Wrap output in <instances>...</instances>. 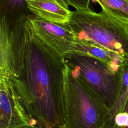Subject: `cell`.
Masks as SVG:
<instances>
[{
  "instance_id": "cell-12",
  "label": "cell",
  "mask_w": 128,
  "mask_h": 128,
  "mask_svg": "<svg viewBox=\"0 0 128 128\" xmlns=\"http://www.w3.org/2000/svg\"><path fill=\"white\" fill-rule=\"evenodd\" d=\"M114 128H128V98L122 110L115 118Z\"/></svg>"
},
{
  "instance_id": "cell-5",
  "label": "cell",
  "mask_w": 128,
  "mask_h": 128,
  "mask_svg": "<svg viewBox=\"0 0 128 128\" xmlns=\"http://www.w3.org/2000/svg\"><path fill=\"white\" fill-rule=\"evenodd\" d=\"M22 28L32 40L44 45L62 58L74 50L76 36L67 22L53 23L30 16L25 20Z\"/></svg>"
},
{
  "instance_id": "cell-7",
  "label": "cell",
  "mask_w": 128,
  "mask_h": 128,
  "mask_svg": "<svg viewBox=\"0 0 128 128\" xmlns=\"http://www.w3.org/2000/svg\"><path fill=\"white\" fill-rule=\"evenodd\" d=\"M26 5L35 16L50 22L66 23L72 14V11L56 0H26Z\"/></svg>"
},
{
  "instance_id": "cell-3",
  "label": "cell",
  "mask_w": 128,
  "mask_h": 128,
  "mask_svg": "<svg viewBox=\"0 0 128 128\" xmlns=\"http://www.w3.org/2000/svg\"><path fill=\"white\" fill-rule=\"evenodd\" d=\"M61 128H102L109 109L65 65Z\"/></svg>"
},
{
  "instance_id": "cell-16",
  "label": "cell",
  "mask_w": 128,
  "mask_h": 128,
  "mask_svg": "<svg viewBox=\"0 0 128 128\" xmlns=\"http://www.w3.org/2000/svg\"></svg>"
},
{
  "instance_id": "cell-17",
  "label": "cell",
  "mask_w": 128,
  "mask_h": 128,
  "mask_svg": "<svg viewBox=\"0 0 128 128\" xmlns=\"http://www.w3.org/2000/svg\"></svg>"
},
{
  "instance_id": "cell-1",
  "label": "cell",
  "mask_w": 128,
  "mask_h": 128,
  "mask_svg": "<svg viewBox=\"0 0 128 128\" xmlns=\"http://www.w3.org/2000/svg\"><path fill=\"white\" fill-rule=\"evenodd\" d=\"M7 69L0 72L38 128H61L64 122L62 58L32 40L22 28Z\"/></svg>"
},
{
  "instance_id": "cell-8",
  "label": "cell",
  "mask_w": 128,
  "mask_h": 128,
  "mask_svg": "<svg viewBox=\"0 0 128 128\" xmlns=\"http://www.w3.org/2000/svg\"><path fill=\"white\" fill-rule=\"evenodd\" d=\"M74 51L79 52L97 58L118 72H121L122 67L126 60L116 54L90 43L77 40L76 38Z\"/></svg>"
},
{
  "instance_id": "cell-13",
  "label": "cell",
  "mask_w": 128,
  "mask_h": 128,
  "mask_svg": "<svg viewBox=\"0 0 128 128\" xmlns=\"http://www.w3.org/2000/svg\"><path fill=\"white\" fill-rule=\"evenodd\" d=\"M91 0H65L68 5L74 7L77 10H88Z\"/></svg>"
},
{
  "instance_id": "cell-15",
  "label": "cell",
  "mask_w": 128,
  "mask_h": 128,
  "mask_svg": "<svg viewBox=\"0 0 128 128\" xmlns=\"http://www.w3.org/2000/svg\"><path fill=\"white\" fill-rule=\"evenodd\" d=\"M56 0L58 1V2H60V4H61L64 7L66 8L69 9L68 5L67 4V3L65 1V0Z\"/></svg>"
},
{
  "instance_id": "cell-11",
  "label": "cell",
  "mask_w": 128,
  "mask_h": 128,
  "mask_svg": "<svg viewBox=\"0 0 128 128\" xmlns=\"http://www.w3.org/2000/svg\"><path fill=\"white\" fill-rule=\"evenodd\" d=\"M102 12L128 23V1L126 0H94Z\"/></svg>"
},
{
  "instance_id": "cell-14",
  "label": "cell",
  "mask_w": 128,
  "mask_h": 128,
  "mask_svg": "<svg viewBox=\"0 0 128 128\" xmlns=\"http://www.w3.org/2000/svg\"><path fill=\"white\" fill-rule=\"evenodd\" d=\"M8 4L13 7H20L26 4V0H6Z\"/></svg>"
},
{
  "instance_id": "cell-2",
  "label": "cell",
  "mask_w": 128,
  "mask_h": 128,
  "mask_svg": "<svg viewBox=\"0 0 128 128\" xmlns=\"http://www.w3.org/2000/svg\"><path fill=\"white\" fill-rule=\"evenodd\" d=\"M77 40L105 48L128 60V25L104 12H72L67 22Z\"/></svg>"
},
{
  "instance_id": "cell-10",
  "label": "cell",
  "mask_w": 128,
  "mask_h": 128,
  "mask_svg": "<svg viewBox=\"0 0 128 128\" xmlns=\"http://www.w3.org/2000/svg\"><path fill=\"white\" fill-rule=\"evenodd\" d=\"M122 85L117 99L102 128H114V120L116 115L122 110L128 98V60L122 65L121 69Z\"/></svg>"
},
{
  "instance_id": "cell-9",
  "label": "cell",
  "mask_w": 128,
  "mask_h": 128,
  "mask_svg": "<svg viewBox=\"0 0 128 128\" xmlns=\"http://www.w3.org/2000/svg\"><path fill=\"white\" fill-rule=\"evenodd\" d=\"M16 38L9 24L4 16L0 14V72H4L10 62L14 50Z\"/></svg>"
},
{
  "instance_id": "cell-4",
  "label": "cell",
  "mask_w": 128,
  "mask_h": 128,
  "mask_svg": "<svg viewBox=\"0 0 128 128\" xmlns=\"http://www.w3.org/2000/svg\"><path fill=\"white\" fill-rule=\"evenodd\" d=\"M62 60L72 74L110 110L121 88V72H116L104 62L77 51L67 53Z\"/></svg>"
},
{
  "instance_id": "cell-6",
  "label": "cell",
  "mask_w": 128,
  "mask_h": 128,
  "mask_svg": "<svg viewBox=\"0 0 128 128\" xmlns=\"http://www.w3.org/2000/svg\"><path fill=\"white\" fill-rule=\"evenodd\" d=\"M0 128H38L0 72Z\"/></svg>"
}]
</instances>
